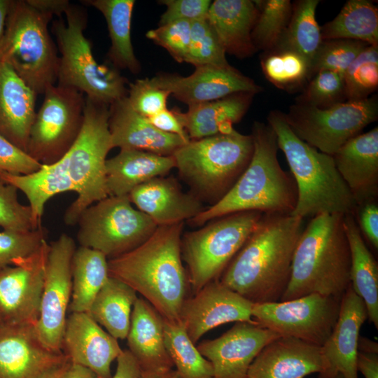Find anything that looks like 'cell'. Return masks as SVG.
<instances>
[{
  "label": "cell",
  "mask_w": 378,
  "mask_h": 378,
  "mask_svg": "<svg viewBox=\"0 0 378 378\" xmlns=\"http://www.w3.org/2000/svg\"><path fill=\"white\" fill-rule=\"evenodd\" d=\"M304 219L263 214L219 281L253 304L280 301L289 284Z\"/></svg>",
  "instance_id": "cell-1"
},
{
  "label": "cell",
  "mask_w": 378,
  "mask_h": 378,
  "mask_svg": "<svg viewBox=\"0 0 378 378\" xmlns=\"http://www.w3.org/2000/svg\"><path fill=\"white\" fill-rule=\"evenodd\" d=\"M183 225L158 226L143 244L108 260V275L132 288L169 321H180L188 297L181 248Z\"/></svg>",
  "instance_id": "cell-2"
},
{
  "label": "cell",
  "mask_w": 378,
  "mask_h": 378,
  "mask_svg": "<svg viewBox=\"0 0 378 378\" xmlns=\"http://www.w3.org/2000/svg\"><path fill=\"white\" fill-rule=\"evenodd\" d=\"M253 151L245 171L231 190L217 203L189 221L200 226L227 214L255 211L291 214L297 203V188L292 175L281 167L276 134L272 127L255 121L251 134Z\"/></svg>",
  "instance_id": "cell-3"
},
{
  "label": "cell",
  "mask_w": 378,
  "mask_h": 378,
  "mask_svg": "<svg viewBox=\"0 0 378 378\" xmlns=\"http://www.w3.org/2000/svg\"><path fill=\"white\" fill-rule=\"evenodd\" d=\"M342 214L311 218L296 245L291 276L280 301L311 293L340 300L350 286L351 258Z\"/></svg>",
  "instance_id": "cell-4"
},
{
  "label": "cell",
  "mask_w": 378,
  "mask_h": 378,
  "mask_svg": "<svg viewBox=\"0 0 378 378\" xmlns=\"http://www.w3.org/2000/svg\"><path fill=\"white\" fill-rule=\"evenodd\" d=\"M267 124L276 134L279 149L284 153L295 182L297 203L291 215L302 219L322 214L354 215L357 204L332 155L300 139L280 111L270 112Z\"/></svg>",
  "instance_id": "cell-5"
},
{
  "label": "cell",
  "mask_w": 378,
  "mask_h": 378,
  "mask_svg": "<svg viewBox=\"0 0 378 378\" xmlns=\"http://www.w3.org/2000/svg\"><path fill=\"white\" fill-rule=\"evenodd\" d=\"M253 151L251 135L234 129L225 134L190 139L172 156L175 168L192 194L202 202L213 205L237 181L248 165Z\"/></svg>",
  "instance_id": "cell-6"
},
{
  "label": "cell",
  "mask_w": 378,
  "mask_h": 378,
  "mask_svg": "<svg viewBox=\"0 0 378 378\" xmlns=\"http://www.w3.org/2000/svg\"><path fill=\"white\" fill-rule=\"evenodd\" d=\"M62 18L52 22L51 31L60 52L57 85L85 94L90 100L110 106L127 95L128 80L112 66L99 64L92 43L84 35L88 14L79 5L70 4Z\"/></svg>",
  "instance_id": "cell-7"
},
{
  "label": "cell",
  "mask_w": 378,
  "mask_h": 378,
  "mask_svg": "<svg viewBox=\"0 0 378 378\" xmlns=\"http://www.w3.org/2000/svg\"><path fill=\"white\" fill-rule=\"evenodd\" d=\"M52 17L27 0H11L0 41V62L8 64L36 94L57 80V47L48 29Z\"/></svg>",
  "instance_id": "cell-8"
},
{
  "label": "cell",
  "mask_w": 378,
  "mask_h": 378,
  "mask_svg": "<svg viewBox=\"0 0 378 378\" xmlns=\"http://www.w3.org/2000/svg\"><path fill=\"white\" fill-rule=\"evenodd\" d=\"M109 106L85 97L84 122L76 141L63 157L78 195L66 209V225L77 224L89 206L108 197L106 161L113 148L108 129Z\"/></svg>",
  "instance_id": "cell-9"
},
{
  "label": "cell",
  "mask_w": 378,
  "mask_h": 378,
  "mask_svg": "<svg viewBox=\"0 0 378 378\" xmlns=\"http://www.w3.org/2000/svg\"><path fill=\"white\" fill-rule=\"evenodd\" d=\"M262 213L240 211L216 218L181 237V257L192 293L218 280L257 226Z\"/></svg>",
  "instance_id": "cell-10"
},
{
  "label": "cell",
  "mask_w": 378,
  "mask_h": 378,
  "mask_svg": "<svg viewBox=\"0 0 378 378\" xmlns=\"http://www.w3.org/2000/svg\"><path fill=\"white\" fill-rule=\"evenodd\" d=\"M77 224L80 246L97 250L111 259L147 240L158 227L133 207L128 195L108 196L86 208Z\"/></svg>",
  "instance_id": "cell-11"
},
{
  "label": "cell",
  "mask_w": 378,
  "mask_h": 378,
  "mask_svg": "<svg viewBox=\"0 0 378 378\" xmlns=\"http://www.w3.org/2000/svg\"><path fill=\"white\" fill-rule=\"evenodd\" d=\"M294 133L318 150L333 155L378 118L377 97L346 100L327 107L295 103L285 113Z\"/></svg>",
  "instance_id": "cell-12"
},
{
  "label": "cell",
  "mask_w": 378,
  "mask_h": 378,
  "mask_svg": "<svg viewBox=\"0 0 378 378\" xmlns=\"http://www.w3.org/2000/svg\"><path fill=\"white\" fill-rule=\"evenodd\" d=\"M30 129L27 153L41 165L61 160L78 137L84 122L85 97L76 89L51 85Z\"/></svg>",
  "instance_id": "cell-13"
},
{
  "label": "cell",
  "mask_w": 378,
  "mask_h": 378,
  "mask_svg": "<svg viewBox=\"0 0 378 378\" xmlns=\"http://www.w3.org/2000/svg\"><path fill=\"white\" fill-rule=\"evenodd\" d=\"M340 300L311 293L275 302L253 304L251 316L258 325L280 337H293L322 346L337 321Z\"/></svg>",
  "instance_id": "cell-14"
},
{
  "label": "cell",
  "mask_w": 378,
  "mask_h": 378,
  "mask_svg": "<svg viewBox=\"0 0 378 378\" xmlns=\"http://www.w3.org/2000/svg\"><path fill=\"white\" fill-rule=\"evenodd\" d=\"M76 244L62 234L49 244L40 314L35 325L41 342L49 349L62 351V338L72 293L71 260Z\"/></svg>",
  "instance_id": "cell-15"
},
{
  "label": "cell",
  "mask_w": 378,
  "mask_h": 378,
  "mask_svg": "<svg viewBox=\"0 0 378 378\" xmlns=\"http://www.w3.org/2000/svg\"><path fill=\"white\" fill-rule=\"evenodd\" d=\"M48 251L45 240L29 256L0 269V325H36Z\"/></svg>",
  "instance_id": "cell-16"
},
{
  "label": "cell",
  "mask_w": 378,
  "mask_h": 378,
  "mask_svg": "<svg viewBox=\"0 0 378 378\" xmlns=\"http://www.w3.org/2000/svg\"><path fill=\"white\" fill-rule=\"evenodd\" d=\"M253 304L218 280L211 281L182 305L180 321L195 344L207 332L230 322L258 324L252 318Z\"/></svg>",
  "instance_id": "cell-17"
},
{
  "label": "cell",
  "mask_w": 378,
  "mask_h": 378,
  "mask_svg": "<svg viewBox=\"0 0 378 378\" xmlns=\"http://www.w3.org/2000/svg\"><path fill=\"white\" fill-rule=\"evenodd\" d=\"M150 80L188 106L217 100L237 92L257 94L262 90L251 78L231 65L195 66L187 76L159 73Z\"/></svg>",
  "instance_id": "cell-18"
},
{
  "label": "cell",
  "mask_w": 378,
  "mask_h": 378,
  "mask_svg": "<svg viewBox=\"0 0 378 378\" xmlns=\"http://www.w3.org/2000/svg\"><path fill=\"white\" fill-rule=\"evenodd\" d=\"M279 337L256 323L235 322L220 337L204 340L197 348L211 363L214 378H245L259 352Z\"/></svg>",
  "instance_id": "cell-19"
},
{
  "label": "cell",
  "mask_w": 378,
  "mask_h": 378,
  "mask_svg": "<svg viewBox=\"0 0 378 378\" xmlns=\"http://www.w3.org/2000/svg\"><path fill=\"white\" fill-rule=\"evenodd\" d=\"M67 362L41 342L34 325H0V378H41Z\"/></svg>",
  "instance_id": "cell-20"
},
{
  "label": "cell",
  "mask_w": 378,
  "mask_h": 378,
  "mask_svg": "<svg viewBox=\"0 0 378 378\" xmlns=\"http://www.w3.org/2000/svg\"><path fill=\"white\" fill-rule=\"evenodd\" d=\"M62 351L71 363L88 368L97 378H111V364L122 349L88 314L72 312L66 317Z\"/></svg>",
  "instance_id": "cell-21"
},
{
  "label": "cell",
  "mask_w": 378,
  "mask_h": 378,
  "mask_svg": "<svg viewBox=\"0 0 378 378\" xmlns=\"http://www.w3.org/2000/svg\"><path fill=\"white\" fill-rule=\"evenodd\" d=\"M368 319L366 306L351 285L343 294L336 324L321 346L324 368L318 378H358L356 368L358 341L361 326Z\"/></svg>",
  "instance_id": "cell-22"
},
{
  "label": "cell",
  "mask_w": 378,
  "mask_h": 378,
  "mask_svg": "<svg viewBox=\"0 0 378 378\" xmlns=\"http://www.w3.org/2000/svg\"><path fill=\"white\" fill-rule=\"evenodd\" d=\"M321 347L293 337L268 343L251 364L245 378H304L322 372Z\"/></svg>",
  "instance_id": "cell-23"
},
{
  "label": "cell",
  "mask_w": 378,
  "mask_h": 378,
  "mask_svg": "<svg viewBox=\"0 0 378 378\" xmlns=\"http://www.w3.org/2000/svg\"><path fill=\"white\" fill-rule=\"evenodd\" d=\"M336 168L358 206L378 195V127L359 134L333 155Z\"/></svg>",
  "instance_id": "cell-24"
},
{
  "label": "cell",
  "mask_w": 378,
  "mask_h": 378,
  "mask_svg": "<svg viewBox=\"0 0 378 378\" xmlns=\"http://www.w3.org/2000/svg\"><path fill=\"white\" fill-rule=\"evenodd\" d=\"M108 129L113 148L120 150H139L171 156L189 141L157 129L147 118L132 108L127 97L109 106Z\"/></svg>",
  "instance_id": "cell-25"
},
{
  "label": "cell",
  "mask_w": 378,
  "mask_h": 378,
  "mask_svg": "<svg viewBox=\"0 0 378 378\" xmlns=\"http://www.w3.org/2000/svg\"><path fill=\"white\" fill-rule=\"evenodd\" d=\"M137 209L157 226L190 220L204 209L202 202L192 193H186L173 178H154L133 189L128 195Z\"/></svg>",
  "instance_id": "cell-26"
},
{
  "label": "cell",
  "mask_w": 378,
  "mask_h": 378,
  "mask_svg": "<svg viewBox=\"0 0 378 378\" xmlns=\"http://www.w3.org/2000/svg\"><path fill=\"white\" fill-rule=\"evenodd\" d=\"M126 339L128 350L142 373L157 374L174 369L164 344L163 318L142 298L134 304Z\"/></svg>",
  "instance_id": "cell-27"
},
{
  "label": "cell",
  "mask_w": 378,
  "mask_h": 378,
  "mask_svg": "<svg viewBox=\"0 0 378 378\" xmlns=\"http://www.w3.org/2000/svg\"><path fill=\"white\" fill-rule=\"evenodd\" d=\"M37 94L0 62V135L27 153Z\"/></svg>",
  "instance_id": "cell-28"
},
{
  "label": "cell",
  "mask_w": 378,
  "mask_h": 378,
  "mask_svg": "<svg viewBox=\"0 0 378 378\" xmlns=\"http://www.w3.org/2000/svg\"><path fill=\"white\" fill-rule=\"evenodd\" d=\"M258 13L257 1L215 0L209 6L206 19L225 52L243 59L257 50L251 34Z\"/></svg>",
  "instance_id": "cell-29"
},
{
  "label": "cell",
  "mask_w": 378,
  "mask_h": 378,
  "mask_svg": "<svg viewBox=\"0 0 378 378\" xmlns=\"http://www.w3.org/2000/svg\"><path fill=\"white\" fill-rule=\"evenodd\" d=\"M175 168L172 155L164 156L122 149L106 161V184L108 196H125L136 187Z\"/></svg>",
  "instance_id": "cell-30"
},
{
  "label": "cell",
  "mask_w": 378,
  "mask_h": 378,
  "mask_svg": "<svg viewBox=\"0 0 378 378\" xmlns=\"http://www.w3.org/2000/svg\"><path fill=\"white\" fill-rule=\"evenodd\" d=\"M255 94L240 92L225 97L188 106L181 113L184 128L190 139H198L234 130L249 108Z\"/></svg>",
  "instance_id": "cell-31"
},
{
  "label": "cell",
  "mask_w": 378,
  "mask_h": 378,
  "mask_svg": "<svg viewBox=\"0 0 378 378\" xmlns=\"http://www.w3.org/2000/svg\"><path fill=\"white\" fill-rule=\"evenodd\" d=\"M351 266L350 285L363 300L368 318L378 329V265L365 244L354 214L344 216Z\"/></svg>",
  "instance_id": "cell-32"
},
{
  "label": "cell",
  "mask_w": 378,
  "mask_h": 378,
  "mask_svg": "<svg viewBox=\"0 0 378 378\" xmlns=\"http://www.w3.org/2000/svg\"><path fill=\"white\" fill-rule=\"evenodd\" d=\"M82 4L93 6L104 17L111 46L107 53L111 66L127 69L132 74L141 71L131 39V22L134 0H84Z\"/></svg>",
  "instance_id": "cell-33"
},
{
  "label": "cell",
  "mask_w": 378,
  "mask_h": 378,
  "mask_svg": "<svg viewBox=\"0 0 378 378\" xmlns=\"http://www.w3.org/2000/svg\"><path fill=\"white\" fill-rule=\"evenodd\" d=\"M0 177L24 194L33 217L40 226L45 205L51 197L64 192H76L63 158L53 164L41 165L38 170L29 174L0 172Z\"/></svg>",
  "instance_id": "cell-34"
},
{
  "label": "cell",
  "mask_w": 378,
  "mask_h": 378,
  "mask_svg": "<svg viewBox=\"0 0 378 378\" xmlns=\"http://www.w3.org/2000/svg\"><path fill=\"white\" fill-rule=\"evenodd\" d=\"M137 293L123 281L108 276L87 314L116 340L126 339Z\"/></svg>",
  "instance_id": "cell-35"
},
{
  "label": "cell",
  "mask_w": 378,
  "mask_h": 378,
  "mask_svg": "<svg viewBox=\"0 0 378 378\" xmlns=\"http://www.w3.org/2000/svg\"><path fill=\"white\" fill-rule=\"evenodd\" d=\"M72 293L69 311L88 313L108 275V258L101 252L79 246L71 260Z\"/></svg>",
  "instance_id": "cell-36"
},
{
  "label": "cell",
  "mask_w": 378,
  "mask_h": 378,
  "mask_svg": "<svg viewBox=\"0 0 378 378\" xmlns=\"http://www.w3.org/2000/svg\"><path fill=\"white\" fill-rule=\"evenodd\" d=\"M322 40L348 39L378 46V9L369 0H349L321 27Z\"/></svg>",
  "instance_id": "cell-37"
},
{
  "label": "cell",
  "mask_w": 378,
  "mask_h": 378,
  "mask_svg": "<svg viewBox=\"0 0 378 378\" xmlns=\"http://www.w3.org/2000/svg\"><path fill=\"white\" fill-rule=\"evenodd\" d=\"M319 2L318 0H300L293 4L290 20L276 47L298 52L310 64L323 41L321 27L316 18Z\"/></svg>",
  "instance_id": "cell-38"
},
{
  "label": "cell",
  "mask_w": 378,
  "mask_h": 378,
  "mask_svg": "<svg viewBox=\"0 0 378 378\" xmlns=\"http://www.w3.org/2000/svg\"><path fill=\"white\" fill-rule=\"evenodd\" d=\"M164 344L178 378H214L211 363L188 337L181 321L163 318Z\"/></svg>",
  "instance_id": "cell-39"
},
{
  "label": "cell",
  "mask_w": 378,
  "mask_h": 378,
  "mask_svg": "<svg viewBox=\"0 0 378 378\" xmlns=\"http://www.w3.org/2000/svg\"><path fill=\"white\" fill-rule=\"evenodd\" d=\"M267 79L281 89H291L311 77V64L302 55L293 50L276 48L261 59Z\"/></svg>",
  "instance_id": "cell-40"
},
{
  "label": "cell",
  "mask_w": 378,
  "mask_h": 378,
  "mask_svg": "<svg viewBox=\"0 0 378 378\" xmlns=\"http://www.w3.org/2000/svg\"><path fill=\"white\" fill-rule=\"evenodd\" d=\"M259 13L252 31L256 50L271 51L279 45L287 27L293 4L289 0L257 1Z\"/></svg>",
  "instance_id": "cell-41"
},
{
  "label": "cell",
  "mask_w": 378,
  "mask_h": 378,
  "mask_svg": "<svg viewBox=\"0 0 378 378\" xmlns=\"http://www.w3.org/2000/svg\"><path fill=\"white\" fill-rule=\"evenodd\" d=\"M346 100L370 97L378 87V46H368L344 74Z\"/></svg>",
  "instance_id": "cell-42"
},
{
  "label": "cell",
  "mask_w": 378,
  "mask_h": 378,
  "mask_svg": "<svg viewBox=\"0 0 378 378\" xmlns=\"http://www.w3.org/2000/svg\"><path fill=\"white\" fill-rule=\"evenodd\" d=\"M225 51L206 18L191 22L186 62L199 66H228Z\"/></svg>",
  "instance_id": "cell-43"
},
{
  "label": "cell",
  "mask_w": 378,
  "mask_h": 378,
  "mask_svg": "<svg viewBox=\"0 0 378 378\" xmlns=\"http://www.w3.org/2000/svg\"><path fill=\"white\" fill-rule=\"evenodd\" d=\"M368 46L354 40H323L311 64V76L320 70H330L344 75Z\"/></svg>",
  "instance_id": "cell-44"
},
{
  "label": "cell",
  "mask_w": 378,
  "mask_h": 378,
  "mask_svg": "<svg viewBox=\"0 0 378 378\" xmlns=\"http://www.w3.org/2000/svg\"><path fill=\"white\" fill-rule=\"evenodd\" d=\"M346 99L344 75L330 70H320L304 92L298 97L297 103L323 108L344 102Z\"/></svg>",
  "instance_id": "cell-45"
},
{
  "label": "cell",
  "mask_w": 378,
  "mask_h": 378,
  "mask_svg": "<svg viewBox=\"0 0 378 378\" xmlns=\"http://www.w3.org/2000/svg\"><path fill=\"white\" fill-rule=\"evenodd\" d=\"M18 189L0 177V226L4 230L29 232L42 227L38 225L29 205L18 201Z\"/></svg>",
  "instance_id": "cell-46"
},
{
  "label": "cell",
  "mask_w": 378,
  "mask_h": 378,
  "mask_svg": "<svg viewBox=\"0 0 378 378\" xmlns=\"http://www.w3.org/2000/svg\"><path fill=\"white\" fill-rule=\"evenodd\" d=\"M46 236L43 226L29 232H0V269L34 253L46 240Z\"/></svg>",
  "instance_id": "cell-47"
},
{
  "label": "cell",
  "mask_w": 378,
  "mask_h": 378,
  "mask_svg": "<svg viewBox=\"0 0 378 378\" xmlns=\"http://www.w3.org/2000/svg\"><path fill=\"white\" fill-rule=\"evenodd\" d=\"M191 22L174 21L159 25L146 34V38L164 48L179 63L186 62L190 39Z\"/></svg>",
  "instance_id": "cell-48"
},
{
  "label": "cell",
  "mask_w": 378,
  "mask_h": 378,
  "mask_svg": "<svg viewBox=\"0 0 378 378\" xmlns=\"http://www.w3.org/2000/svg\"><path fill=\"white\" fill-rule=\"evenodd\" d=\"M127 98L132 108L149 118L167 108L170 93L155 85L148 78L129 83Z\"/></svg>",
  "instance_id": "cell-49"
},
{
  "label": "cell",
  "mask_w": 378,
  "mask_h": 378,
  "mask_svg": "<svg viewBox=\"0 0 378 378\" xmlns=\"http://www.w3.org/2000/svg\"><path fill=\"white\" fill-rule=\"evenodd\" d=\"M158 2L166 6L159 25L178 20L192 22L206 18L211 4L210 0H161Z\"/></svg>",
  "instance_id": "cell-50"
},
{
  "label": "cell",
  "mask_w": 378,
  "mask_h": 378,
  "mask_svg": "<svg viewBox=\"0 0 378 378\" xmlns=\"http://www.w3.org/2000/svg\"><path fill=\"white\" fill-rule=\"evenodd\" d=\"M41 164L0 135V172L26 175L38 170Z\"/></svg>",
  "instance_id": "cell-51"
},
{
  "label": "cell",
  "mask_w": 378,
  "mask_h": 378,
  "mask_svg": "<svg viewBox=\"0 0 378 378\" xmlns=\"http://www.w3.org/2000/svg\"><path fill=\"white\" fill-rule=\"evenodd\" d=\"M354 216H358L356 223L361 234H363L373 248L377 250L378 204L377 200L370 201L358 206Z\"/></svg>",
  "instance_id": "cell-52"
},
{
  "label": "cell",
  "mask_w": 378,
  "mask_h": 378,
  "mask_svg": "<svg viewBox=\"0 0 378 378\" xmlns=\"http://www.w3.org/2000/svg\"><path fill=\"white\" fill-rule=\"evenodd\" d=\"M147 118L159 130L178 135L187 141L190 140L184 128L179 111L166 108Z\"/></svg>",
  "instance_id": "cell-53"
},
{
  "label": "cell",
  "mask_w": 378,
  "mask_h": 378,
  "mask_svg": "<svg viewBox=\"0 0 378 378\" xmlns=\"http://www.w3.org/2000/svg\"><path fill=\"white\" fill-rule=\"evenodd\" d=\"M116 360V370L111 378H140L141 369L128 349L122 350Z\"/></svg>",
  "instance_id": "cell-54"
},
{
  "label": "cell",
  "mask_w": 378,
  "mask_h": 378,
  "mask_svg": "<svg viewBox=\"0 0 378 378\" xmlns=\"http://www.w3.org/2000/svg\"><path fill=\"white\" fill-rule=\"evenodd\" d=\"M356 368L365 378H378V354L358 351Z\"/></svg>",
  "instance_id": "cell-55"
},
{
  "label": "cell",
  "mask_w": 378,
  "mask_h": 378,
  "mask_svg": "<svg viewBox=\"0 0 378 378\" xmlns=\"http://www.w3.org/2000/svg\"><path fill=\"white\" fill-rule=\"evenodd\" d=\"M36 9L45 13L62 18L71 4L68 0H27Z\"/></svg>",
  "instance_id": "cell-56"
},
{
  "label": "cell",
  "mask_w": 378,
  "mask_h": 378,
  "mask_svg": "<svg viewBox=\"0 0 378 378\" xmlns=\"http://www.w3.org/2000/svg\"><path fill=\"white\" fill-rule=\"evenodd\" d=\"M60 378H97L96 375L88 368L79 365L72 364L69 362V365L62 374Z\"/></svg>",
  "instance_id": "cell-57"
},
{
  "label": "cell",
  "mask_w": 378,
  "mask_h": 378,
  "mask_svg": "<svg viewBox=\"0 0 378 378\" xmlns=\"http://www.w3.org/2000/svg\"><path fill=\"white\" fill-rule=\"evenodd\" d=\"M358 351L378 354V344L367 337L359 336L358 341Z\"/></svg>",
  "instance_id": "cell-58"
},
{
  "label": "cell",
  "mask_w": 378,
  "mask_h": 378,
  "mask_svg": "<svg viewBox=\"0 0 378 378\" xmlns=\"http://www.w3.org/2000/svg\"><path fill=\"white\" fill-rule=\"evenodd\" d=\"M11 0H0V41L4 35Z\"/></svg>",
  "instance_id": "cell-59"
},
{
  "label": "cell",
  "mask_w": 378,
  "mask_h": 378,
  "mask_svg": "<svg viewBox=\"0 0 378 378\" xmlns=\"http://www.w3.org/2000/svg\"><path fill=\"white\" fill-rule=\"evenodd\" d=\"M140 378H178V377L176 370L172 369L167 372L157 374L141 372Z\"/></svg>",
  "instance_id": "cell-60"
},
{
  "label": "cell",
  "mask_w": 378,
  "mask_h": 378,
  "mask_svg": "<svg viewBox=\"0 0 378 378\" xmlns=\"http://www.w3.org/2000/svg\"><path fill=\"white\" fill-rule=\"evenodd\" d=\"M69 364V362H67L61 366L50 370L44 374L41 378H60Z\"/></svg>",
  "instance_id": "cell-61"
},
{
  "label": "cell",
  "mask_w": 378,
  "mask_h": 378,
  "mask_svg": "<svg viewBox=\"0 0 378 378\" xmlns=\"http://www.w3.org/2000/svg\"><path fill=\"white\" fill-rule=\"evenodd\" d=\"M335 378H344V377L342 374H338Z\"/></svg>",
  "instance_id": "cell-62"
}]
</instances>
